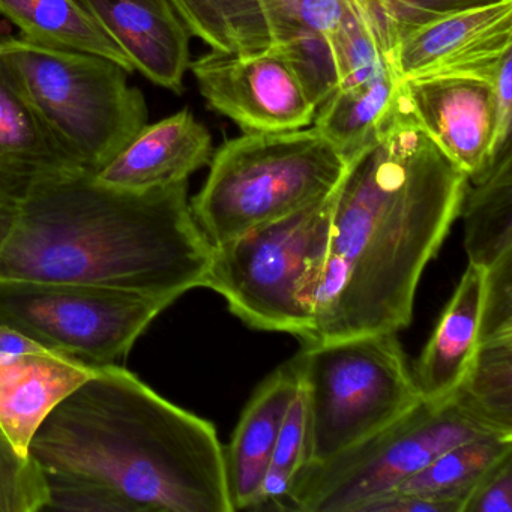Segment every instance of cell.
Listing matches in <instances>:
<instances>
[{"instance_id": "obj_1", "label": "cell", "mask_w": 512, "mask_h": 512, "mask_svg": "<svg viewBox=\"0 0 512 512\" xmlns=\"http://www.w3.org/2000/svg\"><path fill=\"white\" fill-rule=\"evenodd\" d=\"M467 185L397 104L335 191L325 259L305 299L307 343L406 328L419 278L460 215Z\"/></svg>"}, {"instance_id": "obj_2", "label": "cell", "mask_w": 512, "mask_h": 512, "mask_svg": "<svg viewBox=\"0 0 512 512\" xmlns=\"http://www.w3.org/2000/svg\"><path fill=\"white\" fill-rule=\"evenodd\" d=\"M29 455L44 511L233 512L214 425L118 364L98 365L55 407Z\"/></svg>"}, {"instance_id": "obj_3", "label": "cell", "mask_w": 512, "mask_h": 512, "mask_svg": "<svg viewBox=\"0 0 512 512\" xmlns=\"http://www.w3.org/2000/svg\"><path fill=\"white\" fill-rule=\"evenodd\" d=\"M212 245L188 181L145 191L83 172L38 185L0 250V280L88 284L178 301L205 287Z\"/></svg>"}, {"instance_id": "obj_4", "label": "cell", "mask_w": 512, "mask_h": 512, "mask_svg": "<svg viewBox=\"0 0 512 512\" xmlns=\"http://www.w3.org/2000/svg\"><path fill=\"white\" fill-rule=\"evenodd\" d=\"M190 203L212 247L331 196L349 163L314 130L245 133L224 143Z\"/></svg>"}, {"instance_id": "obj_5", "label": "cell", "mask_w": 512, "mask_h": 512, "mask_svg": "<svg viewBox=\"0 0 512 512\" xmlns=\"http://www.w3.org/2000/svg\"><path fill=\"white\" fill-rule=\"evenodd\" d=\"M292 359L307 407L305 464L337 457L422 400L397 332L304 343Z\"/></svg>"}, {"instance_id": "obj_6", "label": "cell", "mask_w": 512, "mask_h": 512, "mask_svg": "<svg viewBox=\"0 0 512 512\" xmlns=\"http://www.w3.org/2000/svg\"><path fill=\"white\" fill-rule=\"evenodd\" d=\"M0 52L41 118L94 175L148 124L142 91L112 59L23 37L0 41Z\"/></svg>"}, {"instance_id": "obj_7", "label": "cell", "mask_w": 512, "mask_h": 512, "mask_svg": "<svg viewBox=\"0 0 512 512\" xmlns=\"http://www.w3.org/2000/svg\"><path fill=\"white\" fill-rule=\"evenodd\" d=\"M335 191L212 247L205 287L223 295L251 328L287 332L307 343L313 325L305 299L325 259Z\"/></svg>"}, {"instance_id": "obj_8", "label": "cell", "mask_w": 512, "mask_h": 512, "mask_svg": "<svg viewBox=\"0 0 512 512\" xmlns=\"http://www.w3.org/2000/svg\"><path fill=\"white\" fill-rule=\"evenodd\" d=\"M497 434L473 418L454 395L421 400L358 445L322 464H305L293 479L289 511L359 512L391 493L446 449Z\"/></svg>"}, {"instance_id": "obj_9", "label": "cell", "mask_w": 512, "mask_h": 512, "mask_svg": "<svg viewBox=\"0 0 512 512\" xmlns=\"http://www.w3.org/2000/svg\"><path fill=\"white\" fill-rule=\"evenodd\" d=\"M173 302L88 284L0 280V325L53 352L116 364Z\"/></svg>"}, {"instance_id": "obj_10", "label": "cell", "mask_w": 512, "mask_h": 512, "mask_svg": "<svg viewBox=\"0 0 512 512\" xmlns=\"http://www.w3.org/2000/svg\"><path fill=\"white\" fill-rule=\"evenodd\" d=\"M190 68L208 106L244 133L302 130L316 115L290 68L272 49L251 55L212 50Z\"/></svg>"}, {"instance_id": "obj_11", "label": "cell", "mask_w": 512, "mask_h": 512, "mask_svg": "<svg viewBox=\"0 0 512 512\" xmlns=\"http://www.w3.org/2000/svg\"><path fill=\"white\" fill-rule=\"evenodd\" d=\"M400 109L469 181L494 160L493 86L464 76H431L401 82Z\"/></svg>"}, {"instance_id": "obj_12", "label": "cell", "mask_w": 512, "mask_h": 512, "mask_svg": "<svg viewBox=\"0 0 512 512\" xmlns=\"http://www.w3.org/2000/svg\"><path fill=\"white\" fill-rule=\"evenodd\" d=\"M191 35L214 52L251 55L304 32L334 31L346 0H172Z\"/></svg>"}, {"instance_id": "obj_13", "label": "cell", "mask_w": 512, "mask_h": 512, "mask_svg": "<svg viewBox=\"0 0 512 512\" xmlns=\"http://www.w3.org/2000/svg\"><path fill=\"white\" fill-rule=\"evenodd\" d=\"M512 50V0L461 11L404 38L391 55L401 80L464 76L493 82Z\"/></svg>"}, {"instance_id": "obj_14", "label": "cell", "mask_w": 512, "mask_h": 512, "mask_svg": "<svg viewBox=\"0 0 512 512\" xmlns=\"http://www.w3.org/2000/svg\"><path fill=\"white\" fill-rule=\"evenodd\" d=\"M83 172L85 163L41 118L0 52V206H19L38 185Z\"/></svg>"}, {"instance_id": "obj_15", "label": "cell", "mask_w": 512, "mask_h": 512, "mask_svg": "<svg viewBox=\"0 0 512 512\" xmlns=\"http://www.w3.org/2000/svg\"><path fill=\"white\" fill-rule=\"evenodd\" d=\"M133 64L161 88L181 94L190 37L172 0H82Z\"/></svg>"}, {"instance_id": "obj_16", "label": "cell", "mask_w": 512, "mask_h": 512, "mask_svg": "<svg viewBox=\"0 0 512 512\" xmlns=\"http://www.w3.org/2000/svg\"><path fill=\"white\" fill-rule=\"evenodd\" d=\"M97 367L49 349L0 362V428L20 454L29 455L47 416L91 379Z\"/></svg>"}, {"instance_id": "obj_17", "label": "cell", "mask_w": 512, "mask_h": 512, "mask_svg": "<svg viewBox=\"0 0 512 512\" xmlns=\"http://www.w3.org/2000/svg\"><path fill=\"white\" fill-rule=\"evenodd\" d=\"M211 155V134L191 112L181 110L157 124H146L95 178L121 190H151L188 181L209 164Z\"/></svg>"}, {"instance_id": "obj_18", "label": "cell", "mask_w": 512, "mask_h": 512, "mask_svg": "<svg viewBox=\"0 0 512 512\" xmlns=\"http://www.w3.org/2000/svg\"><path fill=\"white\" fill-rule=\"evenodd\" d=\"M298 391V371L290 359L259 386L242 412L232 440L224 448L233 512L256 505L278 433Z\"/></svg>"}, {"instance_id": "obj_19", "label": "cell", "mask_w": 512, "mask_h": 512, "mask_svg": "<svg viewBox=\"0 0 512 512\" xmlns=\"http://www.w3.org/2000/svg\"><path fill=\"white\" fill-rule=\"evenodd\" d=\"M484 269L469 263L412 370L422 400L448 398L460 385L479 344Z\"/></svg>"}, {"instance_id": "obj_20", "label": "cell", "mask_w": 512, "mask_h": 512, "mask_svg": "<svg viewBox=\"0 0 512 512\" xmlns=\"http://www.w3.org/2000/svg\"><path fill=\"white\" fill-rule=\"evenodd\" d=\"M403 80L391 64L367 82L338 88L314 115L319 131L347 163L370 148L397 109Z\"/></svg>"}, {"instance_id": "obj_21", "label": "cell", "mask_w": 512, "mask_h": 512, "mask_svg": "<svg viewBox=\"0 0 512 512\" xmlns=\"http://www.w3.org/2000/svg\"><path fill=\"white\" fill-rule=\"evenodd\" d=\"M0 14L34 44L112 59L128 73L134 67L101 28L82 0H0Z\"/></svg>"}, {"instance_id": "obj_22", "label": "cell", "mask_w": 512, "mask_h": 512, "mask_svg": "<svg viewBox=\"0 0 512 512\" xmlns=\"http://www.w3.org/2000/svg\"><path fill=\"white\" fill-rule=\"evenodd\" d=\"M460 215L469 263L481 269L512 253V145L502 149L484 175L469 181Z\"/></svg>"}, {"instance_id": "obj_23", "label": "cell", "mask_w": 512, "mask_h": 512, "mask_svg": "<svg viewBox=\"0 0 512 512\" xmlns=\"http://www.w3.org/2000/svg\"><path fill=\"white\" fill-rule=\"evenodd\" d=\"M508 452H512V436L505 434L464 440L437 455L394 491L449 503L461 512L476 482Z\"/></svg>"}, {"instance_id": "obj_24", "label": "cell", "mask_w": 512, "mask_h": 512, "mask_svg": "<svg viewBox=\"0 0 512 512\" xmlns=\"http://www.w3.org/2000/svg\"><path fill=\"white\" fill-rule=\"evenodd\" d=\"M452 395L485 427L512 436V335L481 341Z\"/></svg>"}, {"instance_id": "obj_25", "label": "cell", "mask_w": 512, "mask_h": 512, "mask_svg": "<svg viewBox=\"0 0 512 512\" xmlns=\"http://www.w3.org/2000/svg\"><path fill=\"white\" fill-rule=\"evenodd\" d=\"M391 62L395 47L413 32L454 16L461 11L484 7L499 0H355Z\"/></svg>"}, {"instance_id": "obj_26", "label": "cell", "mask_w": 512, "mask_h": 512, "mask_svg": "<svg viewBox=\"0 0 512 512\" xmlns=\"http://www.w3.org/2000/svg\"><path fill=\"white\" fill-rule=\"evenodd\" d=\"M328 35L340 74V88L367 82L391 64L355 0H346L340 22Z\"/></svg>"}, {"instance_id": "obj_27", "label": "cell", "mask_w": 512, "mask_h": 512, "mask_svg": "<svg viewBox=\"0 0 512 512\" xmlns=\"http://www.w3.org/2000/svg\"><path fill=\"white\" fill-rule=\"evenodd\" d=\"M272 50L286 62L314 109L340 88L334 50L325 32H304Z\"/></svg>"}, {"instance_id": "obj_28", "label": "cell", "mask_w": 512, "mask_h": 512, "mask_svg": "<svg viewBox=\"0 0 512 512\" xmlns=\"http://www.w3.org/2000/svg\"><path fill=\"white\" fill-rule=\"evenodd\" d=\"M47 484L31 455H22L0 428V512H41Z\"/></svg>"}, {"instance_id": "obj_29", "label": "cell", "mask_w": 512, "mask_h": 512, "mask_svg": "<svg viewBox=\"0 0 512 512\" xmlns=\"http://www.w3.org/2000/svg\"><path fill=\"white\" fill-rule=\"evenodd\" d=\"M512 335V253L484 269L479 343Z\"/></svg>"}, {"instance_id": "obj_30", "label": "cell", "mask_w": 512, "mask_h": 512, "mask_svg": "<svg viewBox=\"0 0 512 512\" xmlns=\"http://www.w3.org/2000/svg\"><path fill=\"white\" fill-rule=\"evenodd\" d=\"M461 512H512V452L481 476Z\"/></svg>"}, {"instance_id": "obj_31", "label": "cell", "mask_w": 512, "mask_h": 512, "mask_svg": "<svg viewBox=\"0 0 512 512\" xmlns=\"http://www.w3.org/2000/svg\"><path fill=\"white\" fill-rule=\"evenodd\" d=\"M494 136L493 154L496 157L511 143L512 125V50L503 56L493 82Z\"/></svg>"}, {"instance_id": "obj_32", "label": "cell", "mask_w": 512, "mask_h": 512, "mask_svg": "<svg viewBox=\"0 0 512 512\" xmlns=\"http://www.w3.org/2000/svg\"><path fill=\"white\" fill-rule=\"evenodd\" d=\"M359 512H457V509L439 500L391 491L371 500Z\"/></svg>"}, {"instance_id": "obj_33", "label": "cell", "mask_w": 512, "mask_h": 512, "mask_svg": "<svg viewBox=\"0 0 512 512\" xmlns=\"http://www.w3.org/2000/svg\"><path fill=\"white\" fill-rule=\"evenodd\" d=\"M46 347L23 335L22 332L0 325V362L10 361L26 353L40 352Z\"/></svg>"}, {"instance_id": "obj_34", "label": "cell", "mask_w": 512, "mask_h": 512, "mask_svg": "<svg viewBox=\"0 0 512 512\" xmlns=\"http://www.w3.org/2000/svg\"><path fill=\"white\" fill-rule=\"evenodd\" d=\"M19 206H0V250L7 244L16 226Z\"/></svg>"}]
</instances>
